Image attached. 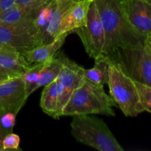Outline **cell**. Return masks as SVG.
<instances>
[{
  "label": "cell",
  "mask_w": 151,
  "mask_h": 151,
  "mask_svg": "<svg viewBox=\"0 0 151 151\" xmlns=\"http://www.w3.org/2000/svg\"><path fill=\"white\" fill-rule=\"evenodd\" d=\"M106 32L104 55H109L119 48L136 45L146 38L136 33L122 17L117 0H94Z\"/></svg>",
  "instance_id": "1"
},
{
  "label": "cell",
  "mask_w": 151,
  "mask_h": 151,
  "mask_svg": "<svg viewBox=\"0 0 151 151\" xmlns=\"http://www.w3.org/2000/svg\"><path fill=\"white\" fill-rule=\"evenodd\" d=\"M116 104L104 88L87 79L71 95L62 111V116L82 114H103L114 116L113 107Z\"/></svg>",
  "instance_id": "2"
},
{
  "label": "cell",
  "mask_w": 151,
  "mask_h": 151,
  "mask_svg": "<svg viewBox=\"0 0 151 151\" xmlns=\"http://www.w3.org/2000/svg\"><path fill=\"white\" fill-rule=\"evenodd\" d=\"M71 134L79 142L100 151H123L103 119L89 114L73 116Z\"/></svg>",
  "instance_id": "3"
},
{
  "label": "cell",
  "mask_w": 151,
  "mask_h": 151,
  "mask_svg": "<svg viewBox=\"0 0 151 151\" xmlns=\"http://www.w3.org/2000/svg\"><path fill=\"white\" fill-rule=\"evenodd\" d=\"M107 84L111 97L125 116H137L145 111L134 81L125 73L117 62L109 58Z\"/></svg>",
  "instance_id": "4"
},
{
  "label": "cell",
  "mask_w": 151,
  "mask_h": 151,
  "mask_svg": "<svg viewBox=\"0 0 151 151\" xmlns=\"http://www.w3.org/2000/svg\"><path fill=\"white\" fill-rule=\"evenodd\" d=\"M107 56L117 62L133 81L151 87V49L146 40L118 49Z\"/></svg>",
  "instance_id": "5"
},
{
  "label": "cell",
  "mask_w": 151,
  "mask_h": 151,
  "mask_svg": "<svg viewBox=\"0 0 151 151\" xmlns=\"http://www.w3.org/2000/svg\"><path fill=\"white\" fill-rule=\"evenodd\" d=\"M41 44L42 38L34 21L16 24H0V47L24 55Z\"/></svg>",
  "instance_id": "6"
},
{
  "label": "cell",
  "mask_w": 151,
  "mask_h": 151,
  "mask_svg": "<svg viewBox=\"0 0 151 151\" xmlns=\"http://www.w3.org/2000/svg\"><path fill=\"white\" fill-rule=\"evenodd\" d=\"M74 32L81 38L89 57L95 59L104 55L106 32L94 0L89 7L86 24Z\"/></svg>",
  "instance_id": "7"
},
{
  "label": "cell",
  "mask_w": 151,
  "mask_h": 151,
  "mask_svg": "<svg viewBox=\"0 0 151 151\" xmlns=\"http://www.w3.org/2000/svg\"><path fill=\"white\" fill-rule=\"evenodd\" d=\"M122 17L138 35H151V0H117Z\"/></svg>",
  "instance_id": "8"
},
{
  "label": "cell",
  "mask_w": 151,
  "mask_h": 151,
  "mask_svg": "<svg viewBox=\"0 0 151 151\" xmlns=\"http://www.w3.org/2000/svg\"><path fill=\"white\" fill-rule=\"evenodd\" d=\"M84 68L65 57L63 66L57 78L58 116H62V111L70 98L73 91L80 86L85 80Z\"/></svg>",
  "instance_id": "9"
},
{
  "label": "cell",
  "mask_w": 151,
  "mask_h": 151,
  "mask_svg": "<svg viewBox=\"0 0 151 151\" xmlns=\"http://www.w3.org/2000/svg\"><path fill=\"white\" fill-rule=\"evenodd\" d=\"M22 75L0 84V116L11 112L17 115L27 100Z\"/></svg>",
  "instance_id": "10"
},
{
  "label": "cell",
  "mask_w": 151,
  "mask_h": 151,
  "mask_svg": "<svg viewBox=\"0 0 151 151\" xmlns=\"http://www.w3.org/2000/svg\"><path fill=\"white\" fill-rule=\"evenodd\" d=\"M29 66L30 64L20 52L0 47V84L22 76Z\"/></svg>",
  "instance_id": "11"
},
{
  "label": "cell",
  "mask_w": 151,
  "mask_h": 151,
  "mask_svg": "<svg viewBox=\"0 0 151 151\" xmlns=\"http://www.w3.org/2000/svg\"><path fill=\"white\" fill-rule=\"evenodd\" d=\"M94 0L76 1L64 13L59 28L58 35L71 33L78 28L85 26L87 23L89 7Z\"/></svg>",
  "instance_id": "12"
},
{
  "label": "cell",
  "mask_w": 151,
  "mask_h": 151,
  "mask_svg": "<svg viewBox=\"0 0 151 151\" xmlns=\"http://www.w3.org/2000/svg\"><path fill=\"white\" fill-rule=\"evenodd\" d=\"M44 5V4H42ZM40 4H15L8 10L0 13V24H16L23 22H33L37 17Z\"/></svg>",
  "instance_id": "13"
},
{
  "label": "cell",
  "mask_w": 151,
  "mask_h": 151,
  "mask_svg": "<svg viewBox=\"0 0 151 151\" xmlns=\"http://www.w3.org/2000/svg\"><path fill=\"white\" fill-rule=\"evenodd\" d=\"M70 33H63L56 37L47 44H41L23 55L27 61L30 64L34 63H44L52 58L65 42L66 37Z\"/></svg>",
  "instance_id": "14"
},
{
  "label": "cell",
  "mask_w": 151,
  "mask_h": 151,
  "mask_svg": "<svg viewBox=\"0 0 151 151\" xmlns=\"http://www.w3.org/2000/svg\"><path fill=\"white\" fill-rule=\"evenodd\" d=\"M76 0H57L51 19L43 36V44L51 42L58 36L64 13Z\"/></svg>",
  "instance_id": "15"
},
{
  "label": "cell",
  "mask_w": 151,
  "mask_h": 151,
  "mask_svg": "<svg viewBox=\"0 0 151 151\" xmlns=\"http://www.w3.org/2000/svg\"><path fill=\"white\" fill-rule=\"evenodd\" d=\"M58 92L57 80L44 86L41 94L40 107L44 113L54 119H59L58 116Z\"/></svg>",
  "instance_id": "16"
},
{
  "label": "cell",
  "mask_w": 151,
  "mask_h": 151,
  "mask_svg": "<svg viewBox=\"0 0 151 151\" xmlns=\"http://www.w3.org/2000/svg\"><path fill=\"white\" fill-rule=\"evenodd\" d=\"M94 60V66L91 69H84V78L103 88L105 83H107L109 57L106 55H102Z\"/></svg>",
  "instance_id": "17"
},
{
  "label": "cell",
  "mask_w": 151,
  "mask_h": 151,
  "mask_svg": "<svg viewBox=\"0 0 151 151\" xmlns=\"http://www.w3.org/2000/svg\"><path fill=\"white\" fill-rule=\"evenodd\" d=\"M64 58L65 56L63 55L59 56L58 58L54 56L52 58L46 62L40 72L39 78L37 83V89L57 79L63 66Z\"/></svg>",
  "instance_id": "18"
},
{
  "label": "cell",
  "mask_w": 151,
  "mask_h": 151,
  "mask_svg": "<svg viewBox=\"0 0 151 151\" xmlns=\"http://www.w3.org/2000/svg\"><path fill=\"white\" fill-rule=\"evenodd\" d=\"M44 63H36L34 66H29L27 70L22 75L26 90V95L28 97L37 90V83L39 78L40 72L44 67Z\"/></svg>",
  "instance_id": "19"
},
{
  "label": "cell",
  "mask_w": 151,
  "mask_h": 151,
  "mask_svg": "<svg viewBox=\"0 0 151 151\" xmlns=\"http://www.w3.org/2000/svg\"><path fill=\"white\" fill-rule=\"evenodd\" d=\"M138 91L139 100L144 111L151 114V87L141 83L134 81Z\"/></svg>",
  "instance_id": "20"
},
{
  "label": "cell",
  "mask_w": 151,
  "mask_h": 151,
  "mask_svg": "<svg viewBox=\"0 0 151 151\" xmlns=\"http://www.w3.org/2000/svg\"><path fill=\"white\" fill-rule=\"evenodd\" d=\"M20 137L13 132L7 134L2 140L3 150H21L19 148Z\"/></svg>",
  "instance_id": "21"
},
{
  "label": "cell",
  "mask_w": 151,
  "mask_h": 151,
  "mask_svg": "<svg viewBox=\"0 0 151 151\" xmlns=\"http://www.w3.org/2000/svg\"><path fill=\"white\" fill-rule=\"evenodd\" d=\"M16 114L8 112L0 116V123L1 126L8 132H13V127L16 125Z\"/></svg>",
  "instance_id": "22"
},
{
  "label": "cell",
  "mask_w": 151,
  "mask_h": 151,
  "mask_svg": "<svg viewBox=\"0 0 151 151\" xmlns=\"http://www.w3.org/2000/svg\"><path fill=\"white\" fill-rule=\"evenodd\" d=\"M16 1V0H0V13L14 6Z\"/></svg>",
  "instance_id": "23"
},
{
  "label": "cell",
  "mask_w": 151,
  "mask_h": 151,
  "mask_svg": "<svg viewBox=\"0 0 151 151\" xmlns=\"http://www.w3.org/2000/svg\"><path fill=\"white\" fill-rule=\"evenodd\" d=\"M10 134V132H8L7 131H6L2 126H1V123H0V151H3V147H2V140L4 139V137H5L7 134Z\"/></svg>",
  "instance_id": "24"
},
{
  "label": "cell",
  "mask_w": 151,
  "mask_h": 151,
  "mask_svg": "<svg viewBox=\"0 0 151 151\" xmlns=\"http://www.w3.org/2000/svg\"><path fill=\"white\" fill-rule=\"evenodd\" d=\"M146 41H147V44H149V46L151 47V35H149V36L146 38Z\"/></svg>",
  "instance_id": "25"
},
{
  "label": "cell",
  "mask_w": 151,
  "mask_h": 151,
  "mask_svg": "<svg viewBox=\"0 0 151 151\" xmlns=\"http://www.w3.org/2000/svg\"><path fill=\"white\" fill-rule=\"evenodd\" d=\"M76 1H81V0H76Z\"/></svg>",
  "instance_id": "26"
},
{
  "label": "cell",
  "mask_w": 151,
  "mask_h": 151,
  "mask_svg": "<svg viewBox=\"0 0 151 151\" xmlns=\"http://www.w3.org/2000/svg\"><path fill=\"white\" fill-rule=\"evenodd\" d=\"M150 49H151V47H150Z\"/></svg>",
  "instance_id": "27"
},
{
  "label": "cell",
  "mask_w": 151,
  "mask_h": 151,
  "mask_svg": "<svg viewBox=\"0 0 151 151\" xmlns=\"http://www.w3.org/2000/svg\"><path fill=\"white\" fill-rule=\"evenodd\" d=\"M2 48H3V47H2Z\"/></svg>",
  "instance_id": "28"
}]
</instances>
